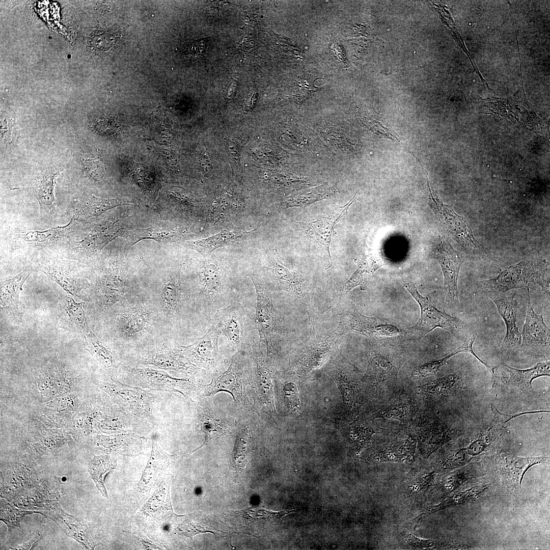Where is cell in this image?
<instances>
[{
  "label": "cell",
  "instance_id": "obj_1",
  "mask_svg": "<svg viewBox=\"0 0 550 550\" xmlns=\"http://www.w3.org/2000/svg\"><path fill=\"white\" fill-rule=\"evenodd\" d=\"M364 381L366 402L380 406L402 389L398 374L405 361L398 347L383 344L371 350Z\"/></svg>",
  "mask_w": 550,
  "mask_h": 550
},
{
  "label": "cell",
  "instance_id": "obj_2",
  "mask_svg": "<svg viewBox=\"0 0 550 550\" xmlns=\"http://www.w3.org/2000/svg\"><path fill=\"white\" fill-rule=\"evenodd\" d=\"M539 286L549 300L548 263L538 258H525L501 271L494 278L483 281L484 291L504 293L513 289H530Z\"/></svg>",
  "mask_w": 550,
  "mask_h": 550
},
{
  "label": "cell",
  "instance_id": "obj_3",
  "mask_svg": "<svg viewBox=\"0 0 550 550\" xmlns=\"http://www.w3.org/2000/svg\"><path fill=\"white\" fill-rule=\"evenodd\" d=\"M418 443L412 427L400 425L383 429L376 434L365 452L369 463L396 462L411 464L415 461Z\"/></svg>",
  "mask_w": 550,
  "mask_h": 550
},
{
  "label": "cell",
  "instance_id": "obj_4",
  "mask_svg": "<svg viewBox=\"0 0 550 550\" xmlns=\"http://www.w3.org/2000/svg\"><path fill=\"white\" fill-rule=\"evenodd\" d=\"M411 427L417 437L418 449L424 459L461 435L460 431L439 418L428 404L425 408L418 409Z\"/></svg>",
  "mask_w": 550,
  "mask_h": 550
},
{
  "label": "cell",
  "instance_id": "obj_5",
  "mask_svg": "<svg viewBox=\"0 0 550 550\" xmlns=\"http://www.w3.org/2000/svg\"><path fill=\"white\" fill-rule=\"evenodd\" d=\"M488 470L505 489L515 498L526 472L534 465L547 463L549 456L519 457L503 451L488 457Z\"/></svg>",
  "mask_w": 550,
  "mask_h": 550
},
{
  "label": "cell",
  "instance_id": "obj_6",
  "mask_svg": "<svg viewBox=\"0 0 550 550\" xmlns=\"http://www.w3.org/2000/svg\"><path fill=\"white\" fill-rule=\"evenodd\" d=\"M114 383L94 380V383L107 393L126 414L134 419L154 424L152 414L155 397L142 388L122 383L118 380Z\"/></svg>",
  "mask_w": 550,
  "mask_h": 550
},
{
  "label": "cell",
  "instance_id": "obj_7",
  "mask_svg": "<svg viewBox=\"0 0 550 550\" xmlns=\"http://www.w3.org/2000/svg\"><path fill=\"white\" fill-rule=\"evenodd\" d=\"M404 287L419 304L421 310L418 321L413 326L406 328L407 334L421 338L436 327L455 335L465 331L466 326L463 321L438 309L428 297L419 292L413 283L405 282Z\"/></svg>",
  "mask_w": 550,
  "mask_h": 550
},
{
  "label": "cell",
  "instance_id": "obj_8",
  "mask_svg": "<svg viewBox=\"0 0 550 550\" xmlns=\"http://www.w3.org/2000/svg\"><path fill=\"white\" fill-rule=\"evenodd\" d=\"M432 256L439 263L444 277L445 304L452 309L459 305L457 281L465 257L455 250L444 236L438 237L433 245Z\"/></svg>",
  "mask_w": 550,
  "mask_h": 550
},
{
  "label": "cell",
  "instance_id": "obj_9",
  "mask_svg": "<svg viewBox=\"0 0 550 550\" xmlns=\"http://www.w3.org/2000/svg\"><path fill=\"white\" fill-rule=\"evenodd\" d=\"M491 408L493 416L485 428L471 438L458 441L471 461L493 450L499 444L506 424L515 418L527 414L522 412L509 415L500 412L493 406H491Z\"/></svg>",
  "mask_w": 550,
  "mask_h": 550
},
{
  "label": "cell",
  "instance_id": "obj_10",
  "mask_svg": "<svg viewBox=\"0 0 550 550\" xmlns=\"http://www.w3.org/2000/svg\"><path fill=\"white\" fill-rule=\"evenodd\" d=\"M342 334L354 333L377 339L396 337L407 333L394 322L386 319L369 317L360 313L353 307L344 310L342 321Z\"/></svg>",
  "mask_w": 550,
  "mask_h": 550
},
{
  "label": "cell",
  "instance_id": "obj_11",
  "mask_svg": "<svg viewBox=\"0 0 550 550\" xmlns=\"http://www.w3.org/2000/svg\"><path fill=\"white\" fill-rule=\"evenodd\" d=\"M428 187L431 206L437 221L447 234L469 252L476 253L482 251L483 246L475 238L465 219L443 204L431 190L429 184Z\"/></svg>",
  "mask_w": 550,
  "mask_h": 550
},
{
  "label": "cell",
  "instance_id": "obj_12",
  "mask_svg": "<svg viewBox=\"0 0 550 550\" xmlns=\"http://www.w3.org/2000/svg\"><path fill=\"white\" fill-rule=\"evenodd\" d=\"M436 474L430 468L411 469L401 482L397 490L398 501L407 509L421 507L426 503L427 496L434 483Z\"/></svg>",
  "mask_w": 550,
  "mask_h": 550
},
{
  "label": "cell",
  "instance_id": "obj_13",
  "mask_svg": "<svg viewBox=\"0 0 550 550\" xmlns=\"http://www.w3.org/2000/svg\"><path fill=\"white\" fill-rule=\"evenodd\" d=\"M331 374L341 394L349 420L357 419L361 407L366 403L364 374L351 366L349 369L336 368Z\"/></svg>",
  "mask_w": 550,
  "mask_h": 550
},
{
  "label": "cell",
  "instance_id": "obj_14",
  "mask_svg": "<svg viewBox=\"0 0 550 550\" xmlns=\"http://www.w3.org/2000/svg\"><path fill=\"white\" fill-rule=\"evenodd\" d=\"M528 290L527 312L521 333L520 346L525 353L536 357H549L550 330L543 320L542 315L534 311Z\"/></svg>",
  "mask_w": 550,
  "mask_h": 550
},
{
  "label": "cell",
  "instance_id": "obj_15",
  "mask_svg": "<svg viewBox=\"0 0 550 550\" xmlns=\"http://www.w3.org/2000/svg\"><path fill=\"white\" fill-rule=\"evenodd\" d=\"M374 421L368 417H363L351 420H337L336 427L344 438L350 458L355 460L360 458L363 450L370 445L374 436L383 429Z\"/></svg>",
  "mask_w": 550,
  "mask_h": 550
},
{
  "label": "cell",
  "instance_id": "obj_16",
  "mask_svg": "<svg viewBox=\"0 0 550 550\" xmlns=\"http://www.w3.org/2000/svg\"><path fill=\"white\" fill-rule=\"evenodd\" d=\"M484 293L494 303L505 322L506 332L501 352L503 356L508 358L520 348L521 342V336L516 324L517 301L516 294L507 296L501 292L484 291Z\"/></svg>",
  "mask_w": 550,
  "mask_h": 550
},
{
  "label": "cell",
  "instance_id": "obj_17",
  "mask_svg": "<svg viewBox=\"0 0 550 550\" xmlns=\"http://www.w3.org/2000/svg\"><path fill=\"white\" fill-rule=\"evenodd\" d=\"M256 293V323L260 342L266 345L267 355L272 358L273 342L278 332L279 318L271 298L252 276Z\"/></svg>",
  "mask_w": 550,
  "mask_h": 550
},
{
  "label": "cell",
  "instance_id": "obj_18",
  "mask_svg": "<svg viewBox=\"0 0 550 550\" xmlns=\"http://www.w3.org/2000/svg\"><path fill=\"white\" fill-rule=\"evenodd\" d=\"M257 347H252L253 360L252 375L256 396L270 417L276 413L272 384V365L269 356H263Z\"/></svg>",
  "mask_w": 550,
  "mask_h": 550
},
{
  "label": "cell",
  "instance_id": "obj_19",
  "mask_svg": "<svg viewBox=\"0 0 550 550\" xmlns=\"http://www.w3.org/2000/svg\"><path fill=\"white\" fill-rule=\"evenodd\" d=\"M131 372L142 387L151 390L179 393L185 397L196 390L191 378H176L163 370L147 367L133 368Z\"/></svg>",
  "mask_w": 550,
  "mask_h": 550
},
{
  "label": "cell",
  "instance_id": "obj_20",
  "mask_svg": "<svg viewBox=\"0 0 550 550\" xmlns=\"http://www.w3.org/2000/svg\"><path fill=\"white\" fill-rule=\"evenodd\" d=\"M221 334L213 325L205 335L193 344L178 347L179 351L198 368L211 370L215 366L218 356V341Z\"/></svg>",
  "mask_w": 550,
  "mask_h": 550
},
{
  "label": "cell",
  "instance_id": "obj_21",
  "mask_svg": "<svg viewBox=\"0 0 550 550\" xmlns=\"http://www.w3.org/2000/svg\"><path fill=\"white\" fill-rule=\"evenodd\" d=\"M484 474L483 466L477 462L469 463L444 474L430 488L426 503L439 502L445 496L462 486L464 483Z\"/></svg>",
  "mask_w": 550,
  "mask_h": 550
},
{
  "label": "cell",
  "instance_id": "obj_22",
  "mask_svg": "<svg viewBox=\"0 0 550 550\" xmlns=\"http://www.w3.org/2000/svg\"><path fill=\"white\" fill-rule=\"evenodd\" d=\"M418 409L415 395L402 389L368 417L373 420H395L400 425L411 427Z\"/></svg>",
  "mask_w": 550,
  "mask_h": 550
},
{
  "label": "cell",
  "instance_id": "obj_23",
  "mask_svg": "<svg viewBox=\"0 0 550 550\" xmlns=\"http://www.w3.org/2000/svg\"><path fill=\"white\" fill-rule=\"evenodd\" d=\"M242 372L237 352L233 356L227 370L206 386L203 390V396H210L224 392L229 393L237 403L246 404L250 403L242 380Z\"/></svg>",
  "mask_w": 550,
  "mask_h": 550
},
{
  "label": "cell",
  "instance_id": "obj_24",
  "mask_svg": "<svg viewBox=\"0 0 550 550\" xmlns=\"http://www.w3.org/2000/svg\"><path fill=\"white\" fill-rule=\"evenodd\" d=\"M342 334L334 333L306 348L293 364L291 372L301 378L321 368L330 358Z\"/></svg>",
  "mask_w": 550,
  "mask_h": 550
},
{
  "label": "cell",
  "instance_id": "obj_25",
  "mask_svg": "<svg viewBox=\"0 0 550 550\" xmlns=\"http://www.w3.org/2000/svg\"><path fill=\"white\" fill-rule=\"evenodd\" d=\"M117 221H102L95 225L91 231L79 241H71L69 249L78 257L89 256L100 251L117 236L121 230Z\"/></svg>",
  "mask_w": 550,
  "mask_h": 550
},
{
  "label": "cell",
  "instance_id": "obj_26",
  "mask_svg": "<svg viewBox=\"0 0 550 550\" xmlns=\"http://www.w3.org/2000/svg\"><path fill=\"white\" fill-rule=\"evenodd\" d=\"M245 312L238 302L217 310L214 316V325L235 347H239L243 340V323Z\"/></svg>",
  "mask_w": 550,
  "mask_h": 550
},
{
  "label": "cell",
  "instance_id": "obj_27",
  "mask_svg": "<svg viewBox=\"0 0 550 550\" xmlns=\"http://www.w3.org/2000/svg\"><path fill=\"white\" fill-rule=\"evenodd\" d=\"M358 193V191L346 204L340 207L335 212L307 223L308 233L326 253L331 261L329 245L332 236L334 233L335 225L337 222L347 212L349 207L359 200L357 198Z\"/></svg>",
  "mask_w": 550,
  "mask_h": 550
},
{
  "label": "cell",
  "instance_id": "obj_28",
  "mask_svg": "<svg viewBox=\"0 0 550 550\" xmlns=\"http://www.w3.org/2000/svg\"><path fill=\"white\" fill-rule=\"evenodd\" d=\"M501 367L507 373L508 376H497L493 378L494 383H503L511 389L521 391L532 389V381L540 376H549L550 362L537 363L534 367L527 369H518L503 364Z\"/></svg>",
  "mask_w": 550,
  "mask_h": 550
},
{
  "label": "cell",
  "instance_id": "obj_29",
  "mask_svg": "<svg viewBox=\"0 0 550 550\" xmlns=\"http://www.w3.org/2000/svg\"><path fill=\"white\" fill-rule=\"evenodd\" d=\"M32 271L25 268L20 273L1 284V307L16 319L21 320L25 312L24 305L19 299L23 283Z\"/></svg>",
  "mask_w": 550,
  "mask_h": 550
},
{
  "label": "cell",
  "instance_id": "obj_30",
  "mask_svg": "<svg viewBox=\"0 0 550 550\" xmlns=\"http://www.w3.org/2000/svg\"><path fill=\"white\" fill-rule=\"evenodd\" d=\"M488 486L487 484H477L469 488H458L445 496L438 504L427 506L412 521L417 525L422 519L439 510L474 502L483 497Z\"/></svg>",
  "mask_w": 550,
  "mask_h": 550
},
{
  "label": "cell",
  "instance_id": "obj_31",
  "mask_svg": "<svg viewBox=\"0 0 550 550\" xmlns=\"http://www.w3.org/2000/svg\"><path fill=\"white\" fill-rule=\"evenodd\" d=\"M144 363L161 369L172 370L189 374H195L199 370L178 348L176 350L168 348L160 349L148 356Z\"/></svg>",
  "mask_w": 550,
  "mask_h": 550
},
{
  "label": "cell",
  "instance_id": "obj_32",
  "mask_svg": "<svg viewBox=\"0 0 550 550\" xmlns=\"http://www.w3.org/2000/svg\"><path fill=\"white\" fill-rule=\"evenodd\" d=\"M187 230H174L163 226H153L145 229L121 230L120 236L128 241V246H132L144 239L168 242L180 240L189 234Z\"/></svg>",
  "mask_w": 550,
  "mask_h": 550
},
{
  "label": "cell",
  "instance_id": "obj_33",
  "mask_svg": "<svg viewBox=\"0 0 550 550\" xmlns=\"http://www.w3.org/2000/svg\"><path fill=\"white\" fill-rule=\"evenodd\" d=\"M460 375L456 373L428 381L415 387V395L423 396L427 403L455 394L462 387Z\"/></svg>",
  "mask_w": 550,
  "mask_h": 550
},
{
  "label": "cell",
  "instance_id": "obj_34",
  "mask_svg": "<svg viewBox=\"0 0 550 550\" xmlns=\"http://www.w3.org/2000/svg\"><path fill=\"white\" fill-rule=\"evenodd\" d=\"M38 270L46 274L70 294L85 299L81 294L78 278L67 266L56 261L40 262L36 265Z\"/></svg>",
  "mask_w": 550,
  "mask_h": 550
},
{
  "label": "cell",
  "instance_id": "obj_35",
  "mask_svg": "<svg viewBox=\"0 0 550 550\" xmlns=\"http://www.w3.org/2000/svg\"><path fill=\"white\" fill-rule=\"evenodd\" d=\"M84 337L87 350L108 373L113 381L118 380L119 364L111 348L100 341L88 326Z\"/></svg>",
  "mask_w": 550,
  "mask_h": 550
},
{
  "label": "cell",
  "instance_id": "obj_36",
  "mask_svg": "<svg viewBox=\"0 0 550 550\" xmlns=\"http://www.w3.org/2000/svg\"><path fill=\"white\" fill-rule=\"evenodd\" d=\"M100 300L104 310L124 299L128 295L129 288L124 277L118 270H113L102 279Z\"/></svg>",
  "mask_w": 550,
  "mask_h": 550
},
{
  "label": "cell",
  "instance_id": "obj_37",
  "mask_svg": "<svg viewBox=\"0 0 550 550\" xmlns=\"http://www.w3.org/2000/svg\"><path fill=\"white\" fill-rule=\"evenodd\" d=\"M251 231L236 230H223L218 234L207 238L198 240L183 242L187 248L196 251L204 256H208L216 249L228 245L241 239L250 234Z\"/></svg>",
  "mask_w": 550,
  "mask_h": 550
},
{
  "label": "cell",
  "instance_id": "obj_38",
  "mask_svg": "<svg viewBox=\"0 0 550 550\" xmlns=\"http://www.w3.org/2000/svg\"><path fill=\"white\" fill-rule=\"evenodd\" d=\"M296 374L292 372L277 381L279 397L284 408L292 415L301 413L303 403L300 382Z\"/></svg>",
  "mask_w": 550,
  "mask_h": 550
},
{
  "label": "cell",
  "instance_id": "obj_39",
  "mask_svg": "<svg viewBox=\"0 0 550 550\" xmlns=\"http://www.w3.org/2000/svg\"><path fill=\"white\" fill-rule=\"evenodd\" d=\"M417 525L412 520L397 526L396 535L400 544L409 549H449V541L425 539L415 532Z\"/></svg>",
  "mask_w": 550,
  "mask_h": 550
},
{
  "label": "cell",
  "instance_id": "obj_40",
  "mask_svg": "<svg viewBox=\"0 0 550 550\" xmlns=\"http://www.w3.org/2000/svg\"><path fill=\"white\" fill-rule=\"evenodd\" d=\"M149 315L141 306L131 308L118 316L117 325L120 333L128 338L141 334L147 328Z\"/></svg>",
  "mask_w": 550,
  "mask_h": 550
},
{
  "label": "cell",
  "instance_id": "obj_41",
  "mask_svg": "<svg viewBox=\"0 0 550 550\" xmlns=\"http://www.w3.org/2000/svg\"><path fill=\"white\" fill-rule=\"evenodd\" d=\"M75 221L72 218L65 226L44 231L23 232L19 235V237L23 241L34 245H47L59 242L67 239L73 231L75 225Z\"/></svg>",
  "mask_w": 550,
  "mask_h": 550
},
{
  "label": "cell",
  "instance_id": "obj_42",
  "mask_svg": "<svg viewBox=\"0 0 550 550\" xmlns=\"http://www.w3.org/2000/svg\"><path fill=\"white\" fill-rule=\"evenodd\" d=\"M59 172H52L43 176L34 186L31 188L37 199L42 215L51 214L56 207L54 190Z\"/></svg>",
  "mask_w": 550,
  "mask_h": 550
},
{
  "label": "cell",
  "instance_id": "obj_43",
  "mask_svg": "<svg viewBox=\"0 0 550 550\" xmlns=\"http://www.w3.org/2000/svg\"><path fill=\"white\" fill-rule=\"evenodd\" d=\"M132 204V202L117 198L104 199L93 196L91 199L75 212L73 218L82 223L88 222L115 207Z\"/></svg>",
  "mask_w": 550,
  "mask_h": 550
},
{
  "label": "cell",
  "instance_id": "obj_44",
  "mask_svg": "<svg viewBox=\"0 0 550 550\" xmlns=\"http://www.w3.org/2000/svg\"><path fill=\"white\" fill-rule=\"evenodd\" d=\"M336 192L334 186L327 183L322 184L302 191L289 198L281 204V208L305 207L315 202L329 198Z\"/></svg>",
  "mask_w": 550,
  "mask_h": 550
},
{
  "label": "cell",
  "instance_id": "obj_45",
  "mask_svg": "<svg viewBox=\"0 0 550 550\" xmlns=\"http://www.w3.org/2000/svg\"><path fill=\"white\" fill-rule=\"evenodd\" d=\"M182 300V290L179 279L176 276H168L160 291V301L163 310L169 316H174L179 310Z\"/></svg>",
  "mask_w": 550,
  "mask_h": 550
},
{
  "label": "cell",
  "instance_id": "obj_46",
  "mask_svg": "<svg viewBox=\"0 0 550 550\" xmlns=\"http://www.w3.org/2000/svg\"><path fill=\"white\" fill-rule=\"evenodd\" d=\"M198 414L201 428L205 434V440L192 453L219 439L224 435L226 429L225 422L208 409L200 408L198 409Z\"/></svg>",
  "mask_w": 550,
  "mask_h": 550
},
{
  "label": "cell",
  "instance_id": "obj_47",
  "mask_svg": "<svg viewBox=\"0 0 550 550\" xmlns=\"http://www.w3.org/2000/svg\"><path fill=\"white\" fill-rule=\"evenodd\" d=\"M199 277L206 298L210 301H216L222 289L219 268L214 264H204L200 269Z\"/></svg>",
  "mask_w": 550,
  "mask_h": 550
},
{
  "label": "cell",
  "instance_id": "obj_48",
  "mask_svg": "<svg viewBox=\"0 0 550 550\" xmlns=\"http://www.w3.org/2000/svg\"><path fill=\"white\" fill-rule=\"evenodd\" d=\"M274 272L284 290L293 293L305 304H309L310 299L304 285L295 273L280 263L274 266Z\"/></svg>",
  "mask_w": 550,
  "mask_h": 550
},
{
  "label": "cell",
  "instance_id": "obj_49",
  "mask_svg": "<svg viewBox=\"0 0 550 550\" xmlns=\"http://www.w3.org/2000/svg\"><path fill=\"white\" fill-rule=\"evenodd\" d=\"M250 431L246 426L240 427L237 433L230 460V469L240 472L245 467L250 452Z\"/></svg>",
  "mask_w": 550,
  "mask_h": 550
},
{
  "label": "cell",
  "instance_id": "obj_50",
  "mask_svg": "<svg viewBox=\"0 0 550 550\" xmlns=\"http://www.w3.org/2000/svg\"><path fill=\"white\" fill-rule=\"evenodd\" d=\"M89 466V473L98 489L104 497L108 498L104 480L108 473L116 468V461L107 455L95 456Z\"/></svg>",
  "mask_w": 550,
  "mask_h": 550
},
{
  "label": "cell",
  "instance_id": "obj_51",
  "mask_svg": "<svg viewBox=\"0 0 550 550\" xmlns=\"http://www.w3.org/2000/svg\"><path fill=\"white\" fill-rule=\"evenodd\" d=\"M380 266V264L374 260L368 259L366 258L359 260L356 270L342 287V292H348L364 283L367 278Z\"/></svg>",
  "mask_w": 550,
  "mask_h": 550
},
{
  "label": "cell",
  "instance_id": "obj_52",
  "mask_svg": "<svg viewBox=\"0 0 550 550\" xmlns=\"http://www.w3.org/2000/svg\"><path fill=\"white\" fill-rule=\"evenodd\" d=\"M101 442L103 447L125 454L132 453L134 448L141 445V438L132 434H124L113 436H102Z\"/></svg>",
  "mask_w": 550,
  "mask_h": 550
},
{
  "label": "cell",
  "instance_id": "obj_53",
  "mask_svg": "<svg viewBox=\"0 0 550 550\" xmlns=\"http://www.w3.org/2000/svg\"><path fill=\"white\" fill-rule=\"evenodd\" d=\"M84 305V302H76L69 296H66L64 300L65 310L68 320L84 335L88 325L86 322Z\"/></svg>",
  "mask_w": 550,
  "mask_h": 550
},
{
  "label": "cell",
  "instance_id": "obj_54",
  "mask_svg": "<svg viewBox=\"0 0 550 550\" xmlns=\"http://www.w3.org/2000/svg\"><path fill=\"white\" fill-rule=\"evenodd\" d=\"M297 80L290 91V97L299 106H301L314 92L321 90L315 86L313 81L305 78Z\"/></svg>",
  "mask_w": 550,
  "mask_h": 550
},
{
  "label": "cell",
  "instance_id": "obj_55",
  "mask_svg": "<svg viewBox=\"0 0 550 550\" xmlns=\"http://www.w3.org/2000/svg\"><path fill=\"white\" fill-rule=\"evenodd\" d=\"M452 352L438 360H433L421 365L415 368L411 376L416 379H422L426 377L435 375L445 365L447 361L452 357Z\"/></svg>",
  "mask_w": 550,
  "mask_h": 550
},
{
  "label": "cell",
  "instance_id": "obj_56",
  "mask_svg": "<svg viewBox=\"0 0 550 550\" xmlns=\"http://www.w3.org/2000/svg\"><path fill=\"white\" fill-rule=\"evenodd\" d=\"M177 532L179 534L186 537H188L193 540V537L197 534L205 533L207 532H210L213 533V532H211L210 530L206 529L202 527L191 524L180 525L177 528Z\"/></svg>",
  "mask_w": 550,
  "mask_h": 550
},
{
  "label": "cell",
  "instance_id": "obj_57",
  "mask_svg": "<svg viewBox=\"0 0 550 550\" xmlns=\"http://www.w3.org/2000/svg\"><path fill=\"white\" fill-rule=\"evenodd\" d=\"M237 75L235 76L232 81L224 92V98L227 100L233 99L236 95L238 86Z\"/></svg>",
  "mask_w": 550,
  "mask_h": 550
},
{
  "label": "cell",
  "instance_id": "obj_58",
  "mask_svg": "<svg viewBox=\"0 0 550 550\" xmlns=\"http://www.w3.org/2000/svg\"><path fill=\"white\" fill-rule=\"evenodd\" d=\"M41 535L38 534L32 538L30 540L23 543L22 545L10 549H30L32 547L41 539Z\"/></svg>",
  "mask_w": 550,
  "mask_h": 550
},
{
  "label": "cell",
  "instance_id": "obj_59",
  "mask_svg": "<svg viewBox=\"0 0 550 550\" xmlns=\"http://www.w3.org/2000/svg\"><path fill=\"white\" fill-rule=\"evenodd\" d=\"M257 98V95L255 92H253L248 96L243 106L245 111L248 112L253 108L256 103Z\"/></svg>",
  "mask_w": 550,
  "mask_h": 550
},
{
  "label": "cell",
  "instance_id": "obj_60",
  "mask_svg": "<svg viewBox=\"0 0 550 550\" xmlns=\"http://www.w3.org/2000/svg\"><path fill=\"white\" fill-rule=\"evenodd\" d=\"M228 150L230 156L234 160L238 161L239 159V149L236 144L233 142H229L228 143Z\"/></svg>",
  "mask_w": 550,
  "mask_h": 550
}]
</instances>
